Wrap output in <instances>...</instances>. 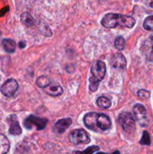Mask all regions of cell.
Masks as SVG:
<instances>
[{
  "instance_id": "cell-28",
  "label": "cell",
  "mask_w": 153,
  "mask_h": 154,
  "mask_svg": "<svg viewBox=\"0 0 153 154\" xmlns=\"http://www.w3.org/2000/svg\"><path fill=\"white\" fill-rule=\"evenodd\" d=\"M96 154H107V153H103V152H100V153H97Z\"/></svg>"
},
{
  "instance_id": "cell-3",
  "label": "cell",
  "mask_w": 153,
  "mask_h": 154,
  "mask_svg": "<svg viewBox=\"0 0 153 154\" xmlns=\"http://www.w3.org/2000/svg\"><path fill=\"white\" fill-rule=\"evenodd\" d=\"M92 77L89 81V89L92 92L97 90L99 83L104 79L106 75V65L103 61L97 60L93 63L91 68Z\"/></svg>"
},
{
  "instance_id": "cell-14",
  "label": "cell",
  "mask_w": 153,
  "mask_h": 154,
  "mask_svg": "<svg viewBox=\"0 0 153 154\" xmlns=\"http://www.w3.org/2000/svg\"><path fill=\"white\" fill-rule=\"evenodd\" d=\"M10 149V142L7 137L0 133V154H7Z\"/></svg>"
},
{
  "instance_id": "cell-2",
  "label": "cell",
  "mask_w": 153,
  "mask_h": 154,
  "mask_svg": "<svg viewBox=\"0 0 153 154\" xmlns=\"http://www.w3.org/2000/svg\"><path fill=\"white\" fill-rule=\"evenodd\" d=\"M135 19L132 17L119 14H107L101 20L102 26L109 29L117 26L132 28L135 25Z\"/></svg>"
},
{
  "instance_id": "cell-10",
  "label": "cell",
  "mask_w": 153,
  "mask_h": 154,
  "mask_svg": "<svg viewBox=\"0 0 153 154\" xmlns=\"http://www.w3.org/2000/svg\"><path fill=\"white\" fill-rule=\"evenodd\" d=\"M111 65L114 69H118V70H124L126 68V60L124 56L121 53H116L113 54L110 60Z\"/></svg>"
},
{
  "instance_id": "cell-8",
  "label": "cell",
  "mask_w": 153,
  "mask_h": 154,
  "mask_svg": "<svg viewBox=\"0 0 153 154\" xmlns=\"http://www.w3.org/2000/svg\"><path fill=\"white\" fill-rule=\"evenodd\" d=\"M18 90V83L14 78L7 80L4 84L2 85L0 91L4 95V96L7 97H10L14 96V93L17 91Z\"/></svg>"
},
{
  "instance_id": "cell-1",
  "label": "cell",
  "mask_w": 153,
  "mask_h": 154,
  "mask_svg": "<svg viewBox=\"0 0 153 154\" xmlns=\"http://www.w3.org/2000/svg\"><path fill=\"white\" fill-rule=\"evenodd\" d=\"M83 122L88 129L94 132L106 131L110 129L112 126L111 120L108 116L94 112L86 114L83 117Z\"/></svg>"
},
{
  "instance_id": "cell-11",
  "label": "cell",
  "mask_w": 153,
  "mask_h": 154,
  "mask_svg": "<svg viewBox=\"0 0 153 154\" xmlns=\"http://www.w3.org/2000/svg\"><path fill=\"white\" fill-rule=\"evenodd\" d=\"M8 121L9 122L10 127H9V133L13 135H18L22 133V129H21L20 123L18 122L17 117L15 115H11L8 117Z\"/></svg>"
},
{
  "instance_id": "cell-12",
  "label": "cell",
  "mask_w": 153,
  "mask_h": 154,
  "mask_svg": "<svg viewBox=\"0 0 153 154\" xmlns=\"http://www.w3.org/2000/svg\"><path fill=\"white\" fill-rule=\"evenodd\" d=\"M71 123L72 120L70 118L62 119V120H59L55 123L53 127V131L58 134L63 133L66 129H68L69 126L71 125Z\"/></svg>"
},
{
  "instance_id": "cell-15",
  "label": "cell",
  "mask_w": 153,
  "mask_h": 154,
  "mask_svg": "<svg viewBox=\"0 0 153 154\" xmlns=\"http://www.w3.org/2000/svg\"><path fill=\"white\" fill-rule=\"evenodd\" d=\"M2 45L4 51L8 54H12L16 50V42L12 39H4L2 41Z\"/></svg>"
},
{
  "instance_id": "cell-5",
  "label": "cell",
  "mask_w": 153,
  "mask_h": 154,
  "mask_svg": "<svg viewBox=\"0 0 153 154\" xmlns=\"http://www.w3.org/2000/svg\"><path fill=\"white\" fill-rule=\"evenodd\" d=\"M48 123L47 119L40 118L34 115H29L24 120V126L27 129L35 128L37 130H42L44 129Z\"/></svg>"
},
{
  "instance_id": "cell-23",
  "label": "cell",
  "mask_w": 153,
  "mask_h": 154,
  "mask_svg": "<svg viewBox=\"0 0 153 154\" xmlns=\"http://www.w3.org/2000/svg\"><path fill=\"white\" fill-rule=\"evenodd\" d=\"M137 96L141 99H147L148 98H149L150 93L146 90H140L137 92Z\"/></svg>"
},
{
  "instance_id": "cell-16",
  "label": "cell",
  "mask_w": 153,
  "mask_h": 154,
  "mask_svg": "<svg viewBox=\"0 0 153 154\" xmlns=\"http://www.w3.org/2000/svg\"><path fill=\"white\" fill-rule=\"evenodd\" d=\"M21 22L27 27L32 26L34 24V20L31 14L28 12H24L20 16Z\"/></svg>"
},
{
  "instance_id": "cell-25",
  "label": "cell",
  "mask_w": 153,
  "mask_h": 154,
  "mask_svg": "<svg viewBox=\"0 0 153 154\" xmlns=\"http://www.w3.org/2000/svg\"><path fill=\"white\" fill-rule=\"evenodd\" d=\"M147 5H148V7L153 9V0H148L147 1Z\"/></svg>"
},
{
  "instance_id": "cell-4",
  "label": "cell",
  "mask_w": 153,
  "mask_h": 154,
  "mask_svg": "<svg viewBox=\"0 0 153 154\" xmlns=\"http://www.w3.org/2000/svg\"><path fill=\"white\" fill-rule=\"evenodd\" d=\"M118 122L125 132L130 133L135 130V118L130 113H121L118 117Z\"/></svg>"
},
{
  "instance_id": "cell-26",
  "label": "cell",
  "mask_w": 153,
  "mask_h": 154,
  "mask_svg": "<svg viewBox=\"0 0 153 154\" xmlns=\"http://www.w3.org/2000/svg\"><path fill=\"white\" fill-rule=\"evenodd\" d=\"M19 46H20V48H24L26 47V42H24V41H21V42H20V43H19Z\"/></svg>"
},
{
  "instance_id": "cell-18",
  "label": "cell",
  "mask_w": 153,
  "mask_h": 154,
  "mask_svg": "<svg viewBox=\"0 0 153 154\" xmlns=\"http://www.w3.org/2000/svg\"><path fill=\"white\" fill-rule=\"evenodd\" d=\"M36 83H37V85L40 88H45L46 86L50 85L51 84V81L50 80V78L46 76H40L38 78L37 81H36Z\"/></svg>"
},
{
  "instance_id": "cell-13",
  "label": "cell",
  "mask_w": 153,
  "mask_h": 154,
  "mask_svg": "<svg viewBox=\"0 0 153 154\" xmlns=\"http://www.w3.org/2000/svg\"><path fill=\"white\" fill-rule=\"evenodd\" d=\"M44 90L51 96H61L63 93V89L59 85H54V84H50L46 86Z\"/></svg>"
},
{
  "instance_id": "cell-6",
  "label": "cell",
  "mask_w": 153,
  "mask_h": 154,
  "mask_svg": "<svg viewBox=\"0 0 153 154\" xmlns=\"http://www.w3.org/2000/svg\"><path fill=\"white\" fill-rule=\"evenodd\" d=\"M69 140L74 144H88L90 142V138L88 134L84 129H74L69 134Z\"/></svg>"
},
{
  "instance_id": "cell-9",
  "label": "cell",
  "mask_w": 153,
  "mask_h": 154,
  "mask_svg": "<svg viewBox=\"0 0 153 154\" xmlns=\"http://www.w3.org/2000/svg\"><path fill=\"white\" fill-rule=\"evenodd\" d=\"M141 51L147 60L153 62V36L146 39L142 45Z\"/></svg>"
},
{
  "instance_id": "cell-24",
  "label": "cell",
  "mask_w": 153,
  "mask_h": 154,
  "mask_svg": "<svg viewBox=\"0 0 153 154\" xmlns=\"http://www.w3.org/2000/svg\"><path fill=\"white\" fill-rule=\"evenodd\" d=\"M8 7H6L5 8H3L2 10L0 11V17L3 16L4 14V13H6L8 11Z\"/></svg>"
},
{
  "instance_id": "cell-27",
  "label": "cell",
  "mask_w": 153,
  "mask_h": 154,
  "mask_svg": "<svg viewBox=\"0 0 153 154\" xmlns=\"http://www.w3.org/2000/svg\"><path fill=\"white\" fill-rule=\"evenodd\" d=\"M112 154H120V153H119V151H118V150H116V151L114 152V153H112Z\"/></svg>"
},
{
  "instance_id": "cell-19",
  "label": "cell",
  "mask_w": 153,
  "mask_h": 154,
  "mask_svg": "<svg viewBox=\"0 0 153 154\" xmlns=\"http://www.w3.org/2000/svg\"><path fill=\"white\" fill-rule=\"evenodd\" d=\"M143 27L148 31H153V16H148L146 18L143 23Z\"/></svg>"
},
{
  "instance_id": "cell-20",
  "label": "cell",
  "mask_w": 153,
  "mask_h": 154,
  "mask_svg": "<svg viewBox=\"0 0 153 154\" xmlns=\"http://www.w3.org/2000/svg\"><path fill=\"white\" fill-rule=\"evenodd\" d=\"M116 48L118 51H122L124 48V45H125V42H124V39L123 38V37L122 36H118L116 38V39L115 40V43H114Z\"/></svg>"
},
{
  "instance_id": "cell-7",
  "label": "cell",
  "mask_w": 153,
  "mask_h": 154,
  "mask_svg": "<svg viewBox=\"0 0 153 154\" xmlns=\"http://www.w3.org/2000/svg\"><path fill=\"white\" fill-rule=\"evenodd\" d=\"M135 120L141 126H146L148 124V120L146 115V110L141 104H136L133 108Z\"/></svg>"
},
{
  "instance_id": "cell-21",
  "label": "cell",
  "mask_w": 153,
  "mask_h": 154,
  "mask_svg": "<svg viewBox=\"0 0 153 154\" xmlns=\"http://www.w3.org/2000/svg\"><path fill=\"white\" fill-rule=\"evenodd\" d=\"M140 143V144H142V145H150V144H151V138H150L149 134L148 133L147 131H144L143 132L142 138H141Z\"/></svg>"
},
{
  "instance_id": "cell-17",
  "label": "cell",
  "mask_w": 153,
  "mask_h": 154,
  "mask_svg": "<svg viewBox=\"0 0 153 154\" xmlns=\"http://www.w3.org/2000/svg\"><path fill=\"white\" fill-rule=\"evenodd\" d=\"M97 105H98L100 108H104V109H106V108H109L112 105V102L111 101L108 99L106 96H100L98 99H97Z\"/></svg>"
},
{
  "instance_id": "cell-22",
  "label": "cell",
  "mask_w": 153,
  "mask_h": 154,
  "mask_svg": "<svg viewBox=\"0 0 153 154\" xmlns=\"http://www.w3.org/2000/svg\"><path fill=\"white\" fill-rule=\"evenodd\" d=\"M99 150V147L98 146H92V147H88L83 151H75L74 154H92L95 151Z\"/></svg>"
}]
</instances>
